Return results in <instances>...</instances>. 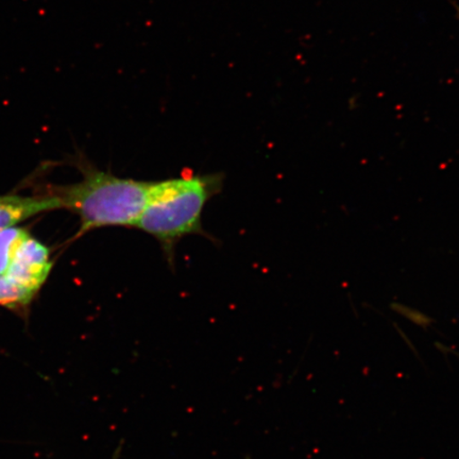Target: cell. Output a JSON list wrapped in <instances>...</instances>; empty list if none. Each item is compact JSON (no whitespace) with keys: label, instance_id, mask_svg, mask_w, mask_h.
Wrapping results in <instances>:
<instances>
[{"label":"cell","instance_id":"3","mask_svg":"<svg viewBox=\"0 0 459 459\" xmlns=\"http://www.w3.org/2000/svg\"><path fill=\"white\" fill-rule=\"evenodd\" d=\"M53 267L54 262L51 261L48 247L29 234L17 248L13 261L4 275L22 289L38 294Z\"/></svg>","mask_w":459,"mask_h":459},{"label":"cell","instance_id":"6","mask_svg":"<svg viewBox=\"0 0 459 459\" xmlns=\"http://www.w3.org/2000/svg\"><path fill=\"white\" fill-rule=\"evenodd\" d=\"M24 229L10 228L0 232V277L8 272L19 246L28 237Z\"/></svg>","mask_w":459,"mask_h":459},{"label":"cell","instance_id":"5","mask_svg":"<svg viewBox=\"0 0 459 459\" xmlns=\"http://www.w3.org/2000/svg\"><path fill=\"white\" fill-rule=\"evenodd\" d=\"M36 296L34 292L11 282L5 275L0 277V307L25 314Z\"/></svg>","mask_w":459,"mask_h":459},{"label":"cell","instance_id":"2","mask_svg":"<svg viewBox=\"0 0 459 459\" xmlns=\"http://www.w3.org/2000/svg\"><path fill=\"white\" fill-rule=\"evenodd\" d=\"M222 181L221 174H213L152 182L135 228L156 238L172 263L180 239L186 235L205 234L204 210L209 200L221 191Z\"/></svg>","mask_w":459,"mask_h":459},{"label":"cell","instance_id":"1","mask_svg":"<svg viewBox=\"0 0 459 459\" xmlns=\"http://www.w3.org/2000/svg\"><path fill=\"white\" fill-rule=\"evenodd\" d=\"M82 181L51 189L62 209L76 214L82 237L106 227L135 228L145 208L152 182L126 179L82 163Z\"/></svg>","mask_w":459,"mask_h":459},{"label":"cell","instance_id":"7","mask_svg":"<svg viewBox=\"0 0 459 459\" xmlns=\"http://www.w3.org/2000/svg\"><path fill=\"white\" fill-rule=\"evenodd\" d=\"M457 14H458V19H459V7L457 8Z\"/></svg>","mask_w":459,"mask_h":459},{"label":"cell","instance_id":"4","mask_svg":"<svg viewBox=\"0 0 459 459\" xmlns=\"http://www.w3.org/2000/svg\"><path fill=\"white\" fill-rule=\"evenodd\" d=\"M59 209H62L59 199L51 194L44 197H27L20 195L0 196V232L14 228L17 223L33 216Z\"/></svg>","mask_w":459,"mask_h":459}]
</instances>
